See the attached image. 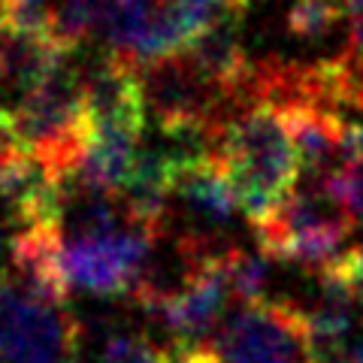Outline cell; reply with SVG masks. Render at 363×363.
Masks as SVG:
<instances>
[{"label": "cell", "mask_w": 363, "mask_h": 363, "mask_svg": "<svg viewBox=\"0 0 363 363\" xmlns=\"http://www.w3.org/2000/svg\"><path fill=\"white\" fill-rule=\"evenodd\" d=\"M348 16V55L363 64V0H345Z\"/></svg>", "instance_id": "4fadbf2b"}, {"label": "cell", "mask_w": 363, "mask_h": 363, "mask_svg": "<svg viewBox=\"0 0 363 363\" xmlns=\"http://www.w3.org/2000/svg\"><path fill=\"white\" fill-rule=\"evenodd\" d=\"M285 130L294 143L300 161V173H321V179L336 169V161L342 164V130L345 118L333 116L327 109L306 106V104H288L276 106Z\"/></svg>", "instance_id": "52a82bcc"}, {"label": "cell", "mask_w": 363, "mask_h": 363, "mask_svg": "<svg viewBox=\"0 0 363 363\" xmlns=\"http://www.w3.org/2000/svg\"><path fill=\"white\" fill-rule=\"evenodd\" d=\"M164 230L121 218L109 227H70L64 230L61 269L67 288L97 297L130 294L152 264Z\"/></svg>", "instance_id": "7a4b0ae2"}, {"label": "cell", "mask_w": 363, "mask_h": 363, "mask_svg": "<svg viewBox=\"0 0 363 363\" xmlns=\"http://www.w3.org/2000/svg\"><path fill=\"white\" fill-rule=\"evenodd\" d=\"M55 0H4V21L18 37H49Z\"/></svg>", "instance_id": "7c38bea8"}, {"label": "cell", "mask_w": 363, "mask_h": 363, "mask_svg": "<svg viewBox=\"0 0 363 363\" xmlns=\"http://www.w3.org/2000/svg\"><path fill=\"white\" fill-rule=\"evenodd\" d=\"M6 21H4V0H0V45H4V40H6Z\"/></svg>", "instance_id": "e0dca14e"}, {"label": "cell", "mask_w": 363, "mask_h": 363, "mask_svg": "<svg viewBox=\"0 0 363 363\" xmlns=\"http://www.w3.org/2000/svg\"><path fill=\"white\" fill-rule=\"evenodd\" d=\"M221 267H224V279L230 285L233 300H240L242 306L267 303V288L272 279L267 255H255V252H245V248L230 245L221 255Z\"/></svg>", "instance_id": "9c48e42d"}, {"label": "cell", "mask_w": 363, "mask_h": 363, "mask_svg": "<svg viewBox=\"0 0 363 363\" xmlns=\"http://www.w3.org/2000/svg\"><path fill=\"white\" fill-rule=\"evenodd\" d=\"M215 155L224 164L252 224L264 221L291 191H297V152L279 109L269 104L248 106L227 118Z\"/></svg>", "instance_id": "6da1fadb"}, {"label": "cell", "mask_w": 363, "mask_h": 363, "mask_svg": "<svg viewBox=\"0 0 363 363\" xmlns=\"http://www.w3.org/2000/svg\"><path fill=\"white\" fill-rule=\"evenodd\" d=\"M0 133H13V136H16V124H13V109H0Z\"/></svg>", "instance_id": "9a60e30c"}, {"label": "cell", "mask_w": 363, "mask_h": 363, "mask_svg": "<svg viewBox=\"0 0 363 363\" xmlns=\"http://www.w3.org/2000/svg\"><path fill=\"white\" fill-rule=\"evenodd\" d=\"M342 164H351V167L363 164V118L345 121V130H342Z\"/></svg>", "instance_id": "5bb4252c"}, {"label": "cell", "mask_w": 363, "mask_h": 363, "mask_svg": "<svg viewBox=\"0 0 363 363\" xmlns=\"http://www.w3.org/2000/svg\"><path fill=\"white\" fill-rule=\"evenodd\" d=\"M173 197H179L197 218L209 224H227L242 209L240 194H236L233 182L227 176L224 164L218 161V155L179 161Z\"/></svg>", "instance_id": "ba28073f"}, {"label": "cell", "mask_w": 363, "mask_h": 363, "mask_svg": "<svg viewBox=\"0 0 363 363\" xmlns=\"http://www.w3.org/2000/svg\"><path fill=\"white\" fill-rule=\"evenodd\" d=\"M79 85H82L85 118L94 128H130L145 130V94L140 82V70L118 58H100L79 70Z\"/></svg>", "instance_id": "8992f818"}, {"label": "cell", "mask_w": 363, "mask_h": 363, "mask_svg": "<svg viewBox=\"0 0 363 363\" xmlns=\"http://www.w3.org/2000/svg\"><path fill=\"white\" fill-rule=\"evenodd\" d=\"M209 342L218 363H312L306 312L285 300L242 306Z\"/></svg>", "instance_id": "277c9868"}, {"label": "cell", "mask_w": 363, "mask_h": 363, "mask_svg": "<svg viewBox=\"0 0 363 363\" xmlns=\"http://www.w3.org/2000/svg\"><path fill=\"white\" fill-rule=\"evenodd\" d=\"M348 363H363V339H357L351 345V354H348Z\"/></svg>", "instance_id": "2e32d148"}, {"label": "cell", "mask_w": 363, "mask_h": 363, "mask_svg": "<svg viewBox=\"0 0 363 363\" xmlns=\"http://www.w3.org/2000/svg\"><path fill=\"white\" fill-rule=\"evenodd\" d=\"M79 324L67 303H45L0 281V360L6 363H76Z\"/></svg>", "instance_id": "5b68a950"}, {"label": "cell", "mask_w": 363, "mask_h": 363, "mask_svg": "<svg viewBox=\"0 0 363 363\" xmlns=\"http://www.w3.org/2000/svg\"><path fill=\"white\" fill-rule=\"evenodd\" d=\"M97 363H173V357L149 336L112 333L104 342V348H100Z\"/></svg>", "instance_id": "8fae6325"}, {"label": "cell", "mask_w": 363, "mask_h": 363, "mask_svg": "<svg viewBox=\"0 0 363 363\" xmlns=\"http://www.w3.org/2000/svg\"><path fill=\"white\" fill-rule=\"evenodd\" d=\"M354 218L327 200L321 191H291L264 221L252 224L260 255L281 264H297L303 269L321 272L348 252L354 233Z\"/></svg>", "instance_id": "3957f363"}, {"label": "cell", "mask_w": 363, "mask_h": 363, "mask_svg": "<svg viewBox=\"0 0 363 363\" xmlns=\"http://www.w3.org/2000/svg\"><path fill=\"white\" fill-rule=\"evenodd\" d=\"M342 4H345V0H342Z\"/></svg>", "instance_id": "d6986e66"}, {"label": "cell", "mask_w": 363, "mask_h": 363, "mask_svg": "<svg viewBox=\"0 0 363 363\" xmlns=\"http://www.w3.org/2000/svg\"><path fill=\"white\" fill-rule=\"evenodd\" d=\"M345 16L342 0H294L288 9V30L297 40H321Z\"/></svg>", "instance_id": "30bf717a"}, {"label": "cell", "mask_w": 363, "mask_h": 363, "mask_svg": "<svg viewBox=\"0 0 363 363\" xmlns=\"http://www.w3.org/2000/svg\"><path fill=\"white\" fill-rule=\"evenodd\" d=\"M0 363H6V360H0Z\"/></svg>", "instance_id": "ac0fdd59"}]
</instances>
